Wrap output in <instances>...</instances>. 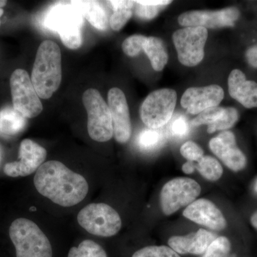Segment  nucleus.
Instances as JSON below:
<instances>
[{"mask_svg":"<svg viewBox=\"0 0 257 257\" xmlns=\"http://www.w3.org/2000/svg\"><path fill=\"white\" fill-rule=\"evenodd\" d=\"M107 99L114 138L119 143H127L131 138L132 124L126 96L121 89L114 87L108 92Z\"/></svg>","mask_w":257,"mask_h":257,"instance_id":"obj_13","label":"nucleus"},{"mask_svg":"<svg viewBox=\"0 0 257 257\" xmlns=\"http://www.w3.org/2000/svg\"><path fill=\"white\" fill-rule=\"evenodd\" d=\"M224 96L222 88L216 84L191 87L184 92L181 99V104L189 114H199L208 108L218 106Z\"/></svg>","mask_w":257,"mask_h":257,"instance_id":"obj_14","label":"nucleus"},{"mask_svg":"<svg viewBox=\"0 0 257 257\" xmlns=\"http://www.w3.org/2000/svg\"><path fill=\"white\" fill-rule=\"evenodd\" d=\"M34 184L40 194L64 207L77 205L89 192L85 178L58 161L44 163L35 174Z\"/></svg>","mask_w":257,"mask_h":257,"instance_id":"obj_1","label":"nucleus"},{"mask_svg":"<svg viewBox=\"0 0 257 257\" xmlns=\"http://www.w3.org/2000/svg\"><path fill=\"white\" fill-rule=\"evenodd\" d=\"M83 104L87 111V130L94 141L105 143L114 135L112 119L109 106L99 91L89 89L82 96Z\"/></svg>","mask_w":257,"mask_h":257,"instance_id":"obj_5","label":"nucleus"},{"mask_svg":"<svg viewBox=\"0 0 257 257\" xmlns=\"http://www.w3.org/2000/svg\"><path fill=\"white\" fill-rule=\"evenodd\" d=\"M3 13H4V10L0 8V25H1V18L3 16Z\"/></svg>","mask_w":257,"mask_h":257,"instance_id":"obj_38","label":"nucleus"},{"mask_svg":"<svg viewBox=\"0 0 257 257\" xmlns=\"http://www.w3.org/2000/svg\"><path fill=\"white\" fill-rule=\"evenodd\" d=\"M200 193V185L194 179L187 177L172 179L165 184L161 192L162 211L165 215H171L194 202Z\"/></svg>","mask_w":257,"mask_h":257,"instance_id":"obj_10","label":"nucleus"},{"mask_svg":"<svg viewBox=\"0 0 257 257\" xmlns=\"http://www.w3.org/2000/svg\"><path fill=\"white\" fill-rule=\"evenodd\" d=\"M147 38V37L141 35H135L128 37L122 43L123 52L128 57H136L143 50Z\"/></svg>","mask_w":257,"mask_h":257,"instance_id":"obj_30","label":"nucleus"},{"mask_svg":"<svg viewBox=\"0 0 257 257\" xmlns=\"http://www.w3.org/2000/svg\"><path fill=\"white\" fill-rule=\"evenodd\" d=\"M31 80L40 98L50 99L62 82V55L55 42L46 40L37 50Z\"/></svg>","mask_w":257,"mask_h":257,"instance_id":"obj_2","label":"nucleus"},{"mask_svg":"<svg viewBox=\"0 0 257 257\" xmlns=\"http://www.w3.org/2000/svg\"><path fill=\"white\" fill-rule=\"evenodd\" d=\"M195 168L203 177L209 181L218 180L223 174L220 163L215 158L210 156L201 158L198 161L197 165H195Z\"/></svg>","mask_w":257,"mask_h":257,"instance_id":"obj_24","label":"nucleus"},{"mask_svg":"<svg viewBox=\"0 0 257 257\" xmlns=\"http://www.w3.org/2000/svg\"><path fill=\"white\" fill-rule=\"evenodd\" d=\"M71 3L94 28L101 31L106 30L109 22L101 2L71 1Z\"/></svg>","mask_w":257,"mask_h":257,"instance_id":"obj_19","label":"nucleus"},{"mask_svg":"<svg viewBox=\"0 0 257 257\" xmlns=\"http://www.w3.org/2000/svg\"><path fill=\"white\" fill-rule=\"evenodd\" d=\"M251 223L253 227L257 229V211L251 216Z\"/></svg>","mask_w":257,"mask_h":257,"instance_id":"obj_36","label":"nucleus"},{"mask_svg":"<svg viewBox=\"0 0 257 257\" xmlns=\"http://www.w3.org/2000/svg\"><path fill=\"white\" fill-rule=\"evenodd\" d=\"M253 189H254L255 192H257V179L256 182H255L254 186H253Z\"/></svg>","mask_w":257,"mask_h":257,"instance_id":"obj_39","label":"nucleus"},{"mask_svg":"<svg viewBox=\"0 0 257 257\" xmlns=\"http://www.w3.org/2000/svg\"><path fill=\"white\" fill-rule=\"evenodd\" d=\"M108 3L114 10L109 20V25L114 31H119L133 16L135 3L133 1H109Z\"/></svg>","mask_w":257,"mask_h":257,"instance_id":"obj_22","label":"nucleus"},{"mask_svg":"<svg viewBox=\"0 0 257 257\" xmlns=\"http://www.w3.org/2000/svg\"><path fill=\"white\" fill-rule=\"evenodd\" d=\"M134 3H135L134 8H135V14L138 18L146 20H150L156 18L162 7L143 4L141 1H136Z\"/></svg>","mask_w":257,"mask_h":257,"instance_id":"obj_32","label":"nucleus"},{"mask_svg":"<svg viewBox=\"0 0 257 257\" xmlns=\"http://www.w3.org/2000/svg\"><path fill=\"white\" fill-rule=\"evenodd\" d=\"M246 58L250 66L257 69V45L250 47L246 51Z\"/></svg>","mask_w":257,"mask_h":257,"instance_id":"obj_34","label":"nucleus"},{"mask_svg":"<svg viewBox=\"0 0 257 257\" xmlns=\"http://www.w3.org/2000/svg\"><path fill=\"white\" fill-rule=\"evenodd\" d=\"M224 107L221 106H214V107L208 108L199 113L197 117L192 121V124L194 126H199L201 125H209L214 124L221 117L224 112Z\"/></svg>","mask_w":257,"mask_h":257,"instance_id":"obj_28","label":"nucleus"},{"mask_svg":"<svg viewBox=\"0 0 257 257\" xmlns=\"http://www.w3.org/2000/svg\"><path fill=\"white\" fill-rule=\"evenodd\" d=\"M143 50L150 59L152 68L157 72L165 68L168 62V55L162 40L155 37H147Z\"/></svg>","mask_w":257,"mask_h":257,"instance_id":"obj_21","label":"nucleus"},{"mask_svg":"<svg viewBox=\"0 0 257 257\" xmlns=\"http://www.w3.org/2000/svg\"><path fill=\"white\" fill-rule=\"evenodd\" d=\"M43 22L45 28L59 34L67 48L77 50L82 46L84 18L71 1L52 5L46 12Z\"/></svg>","mask_w":257,"mask_h":257,"instance_id":"obj_3","label":"nucleus"},{"mask_svg":"<svg viewBox=\"0 0 257 257\" xmlns=\"http://www.w3.org/2000/svg\"><path fill=\"white\" fill-rule=\"evenodd\" d=\"M181 155L189 162H198L204 155V151L197 144L188 141L184 144L180 149Z\"/></svg>","mask_w":257,"mask_h":257,"instance_id":"obj_33","label":"nucleus"},{"mask_svg":"<svg viewBox=\"0 0 257 257\" xmlns=\"http://www.w3.org/2000/svg\"><path fill=\"white\" fill-rule=\"evenodd\" d=\"M230 249L229 240L225 236H219L211 243L202 257H229Z\"/></svg>","mask_w":257,"mask_h":257,"instance_id":"obj_27","label":"nucleus"},{"mask_svg":"<svg viewBox=\"0 0 257 257\" xmlns=\"http://www.w3.org/2000/svg\"><path fill=\"white\" fill-rule=\"evenodd\" d=\"M177 100V92L174 89L167 88L154 91L142 104L140 117L148 128L163 127L172 119Z\"/></svg>","mask_w":257,"mask_h":257,"instance_id":"obj_7","label":"nucleus"},{"mask_svg":"<svg viewBox=\"0 0 257 257\" xmlns=\"http://www.w3.org/2000/svg\"><path fill=\"white\" fill-rule=\"evenodd\" d=\"M230 96L247 109L257 107V83L246 80L239 69L231 71L228 78Z\"/></svg>","mask_w":257,"mask_h":257,"instance_id":"obj_18","label":"nucleus"},{"mask_svg":"<svg viewBox=\"0 0 257 257\" xmlns=\"http://www.w3.org/2000/svg\"><path fill=\"white\" fill-rule=\"evenodd\" d=\"M2 157H3V151H2V148L0 147V162H1Z\"/></svg>","mask_w":257,"mask_h":257,"instance_id":"obj_40","label":"nucleus"},{"mask_svg":"<svg viewBox=\"0 0 257 257\" xmlns=\"http://www.w3.org/2000/svg\"><path fill=\"white\" fill-rule=\"evenodd\" d=\"M13 108L26 119L41 114L43 106L26 71L18 69L10 77Z\"/></svg>","mask_w":257,"mask_h":257,"instance_id":"obj_8","label":"nucleus"},{"mask_svg":"<svg viewBox=\"0 0 257 257\" xmlns=\"http://www.w3.org/2000/svg\"><path fill=\"white\" fill-rule=\"evenodd\" d=\"M239 119V113L234 107H225L220 118L213 124L208 126L207 133H215L219 130H226L232 127Z\"/></svg>","mask_w":257,"mask_h":257,"instance_id":"obj_26","label":"nucleus"},{"mask_svg":"<svg viewBox=\"0 0 257 257\" xmlns=\"http://www.w3.org/2000/svg\"><path fill=\"white\" fill-rule=\"evenodd\" d=\"M46 157L47 151L44 147L30 139H25L20 144L19 160L5 165V175L11 177L32 175L43 165Z\"/></svg>","mask_w":257,"mask_h":257,"instance_id":"obj_11","label":"nucleus"},{"mask_svg":"<svg viewBox=\"0 0 257 257\" xmlns=\"http://www.w3.org/2000/svg\"><path fill=\"white\" fill-rule=\"evenodd\" d=\"M209 148L230 170L239 172L246 167V156L238 148L236 138L231 132H222L216 138L211 139Z\"/></svg>","mask_w":257,"mask_h":257,"instance_id":"obj_15","label":"nucleus"},{"mask_svg":"<svg viewBox=\"0 0 257 257\" xmlns=\"http://www.w3.org/2000/svg\"><path fill=\"white\" fill-rule=\"evenodd\" d=\"M216 236L207 230L200 229L197 232L191 233L186 236H172L169 239L170 248L179 253L202 254L207 251Z\"/></svg>","mask_w":257,"mask_h":257,"instance_id":"obj_17","label":"nucleus"},{"mask_svg":"<svg viewBox=\"0 0 257 257\" xmlns=\"http://www.w3.org/2000/svg\"><path fill=\"white\" fill-rule=\"evenodd\" d=\"M77 221L87 232L103 237L114 236L121 228V219L117 211L104 203L86 206L79 211Z\"/></svg>","mask_w":257,"mask_h":257,"instance_id":"obj_6","label":"nucleus"},{"mask_svg":"<svg viewBox=\"0 0 257 257\" xmlns=\"http://www.w3.org/2000/svg\"><path fill=\"white\" fill-rule=\"evenodd\" d=\"M183 215L194 222L216 231H221L226 226V221L221 211L208 199L194 201L187 206Z\"/></svg>","mask_w":257,"mask_h":257,"instance_id":"obj_16","label":"nucleus"},{"mask_svg":"<svg viewBox=\"0 0 257 257\" xmlns=\"http://www.w3.org/2000/svg\"><path fill=\"white\" fill-rule=\"evenodd\" d=\"M9 234L16 257H52L50 240L34 221L25 218L15 219Z\"/></svg>","mask_w":257,"mask_h":257,"instance_id":"obj_4","label":"nucleus"},{"mask_svg":"<svg viewBox=\"0 0 257 257\" xmlns=\"http://www.w3.org/2000/svg\"><path fill=\"white\" fill-rule=\"evenodd\" d=\"M132 257H180L172 248L166 246H150L141 248Z\"/></svg>","mask_w":257,"mask_h":257,"instance_id":"obj_29","label":"nucleus"},{"mask_svg":"<svg viewBox=\"0 0 257 257\" xmlns=\"http://www.w3.org/2000/svg\"><path fill=\"white\" fill-rule=\"evenodd\" d=\"M26 118L12 106H5L0 110V137L10 138L16 136L27 126Z\"/></svg>","mask_w":257,"mask_h":257,"instance_id":"obj_20","label":"nucleus"},{"mask_svg":"<svg viewBox=\"0 0 257 257\" xmlns=\"http://www.w3.org/2000/svg\"><path fill=\"white\" fill-rule=\"evenodd\" d=\"M208 32L202 27H189L177 30L172 35L178 60L183 65L194 67L204 57Z\"/></svg>","mask_w":257,"mask_h":257,"instance_id":"obj_9","label":"nucleus"},{"mask_svg":"<svg viewBox=\"0 0 257 257\" xmlns=\"http://www.w3.org/2000/svg\"><path fill=\"white\" fill-rule=\"evenodd\" d=\"M164 143L165 135L160 128H145L139 134L137 139L139 148L145 152L154 151L162 146Z\"/></svg>","mask_w":257,"mask_h":257,"instance_id":"obj_23","label":"nucleus"},{"mask_svg":"<svg viewBox=\"0 0 257 257\" xmlns=\"http://www.w3.org/2000/svg\"><path fill=\"white\" fill-rule=\"evenodd\" d=\"M240 16L239 10L236 8L209 11L194 10L179 15L178 23L182 26L202 27L204 28L216 29L234 27L235 22Z\"/></svg>","mask_w":257,"mask_h":257,"instance_id":"obj_12","label":"nucleus"},{"mask_svg":"<svg viewBox=\"0 0 257 257\" xmlns=\"http://www.w3.org/2000/svg\"><path fill=\"white\" fill-rule=\"evenodd\" d=\"M7 3H8V2L4 1V0H0V8H4L5 5H7Z\"/></svg>","mask_w":257,"mask_h":257,"instance_id":"obj_37","label":"nucleus"},{"mask_svg":"<svg viewBox=\"0 0 257 257\" xmlns=\"http://www.w3.org/2000/svg\"><path fill=\"white\" fill-rule=\"evenodd\" d=\"M194 169H195V165L193 163V162H189V161L182 166V170H183V172L185 174L193 173Z\"/></svg>","mask_w":257,"mask_h":257,"instance_id":"obj_35","label":"nucleus"},{"mask_svg":"<svg viewBox=\"0 0 257 257\" xmlns=\"http://www.w3.org/2000/svg\"><path fill=\"white\" fill-rule=\"evenodd\" d=\"M169 132L175 138L182 139L187 136L189 133V125L187 118L183 115H175L169 126Z\"/></svg>","mask_w":257,"mask_h":257,"instance_id":"obj_31","label":"nucleus"},{"mask_svg":"<svg viewBox=\"0 0 257 257\" xmlns=\"http://www.w3.org/2000/svg\"><path fill=\"white\" fill-rule=\"evenodd\" d=\"M67 257H107L106 251L99 243L86 239L69 250Z\"/></svg>","mask_w":257,"mask_h":257,"instance_id":"obj_25","label":"nucleus"}]
</instances>
